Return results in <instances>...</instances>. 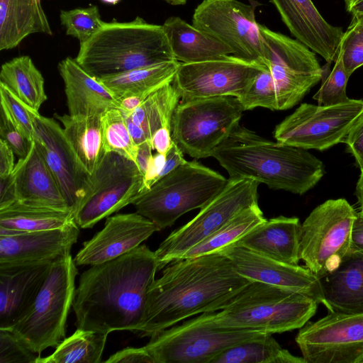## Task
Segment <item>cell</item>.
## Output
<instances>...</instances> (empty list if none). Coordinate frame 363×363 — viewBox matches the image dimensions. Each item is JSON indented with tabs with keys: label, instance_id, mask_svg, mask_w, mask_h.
Instances as JSON below:
<instances>
[{
	"label": "cell",
	"instance_id": "41",
	"mask_svg": "<svg viewBox=\"0 0 363 363\" xmlns=\"http://www.w3.org/2000/svg\"><path fill=\"white\" fill-rule=\"evenodd\" d=\"M238 99L244 111L257 107L277 111L274 84L267 67L257 76L247 92Z\"/></svg>",
	"mask_w": 363,
	"mask_h": 363
},
{
	"label": "cell",
	"instance_id": "17",
	"mask_svg": "<svg viewBox=\"0 0 363 363\" xmlns=\"http://www.w3.org/2000/svg\"><path fill=\"white\" fill-rule=\"evenodd\" d=\"M192 25L227 45L233 55L263 64V39L252 6L238 0H203L194 10Z\"/></svg>",
	"mask_w": 363,
	"mask_h": 363
},
{
	"label": "cell",
	"instance_id": "44",
	"mask_svg": "<svg viewBox=\"0 0 363 363\" xmlns=\"http://www.w3.org/2000/svg\"><path fill=\"white\" fill-rule=\"evenodd\" d=\"M40 357L12 331L0 328V363H36Z\"/></svg>",
	"mask_w": 363,
	"mask_h": 363
},
{
	"label": "cell",
	"instance_id": "7",
	"mask_svg": "<svg viewBox=\"0 0 363 363\" xmlns=\"http://www.w3.org/2000/svg\"><path fill=\"white\" fill-rule=\"evenodd\" d=\"M78 269L70 253L53 260L28 313L9 330L40 354L65 338L68 314L75 297Z\"/></svg>",
	"mask_w": 363,
	"mask_h": 363
},
{
	"label": "cell",
	"instance_id": "8",
	"mask_svg": "<svg viewBox=\"0 0 363 363\" xmlns=\"http://www.w3.org/2000/svg\"><path fill=\"white\" fill-rule=\"evenodd\" d=\"M243 111L233 96L180 101L171 123L172 140L191 157H212L213 150L240 125Z\"/></svg>",
	"mask_w": 363,
	"mask_h": 363
},
{
	"label": "cell",
	"instance_id": "22",
	"mask_svg": "<svg viewBox=\"0 0 363 363\" xmlns=\"http://www.w3.org/2000/svg\"><path fill=\"white\" fill-rule=\"evenodd\" d=\"M269 1L296 40L328 63L335 60L344 32L342 28L329 23L312 0Z\"/></svg>",
	"mask_w": 363,
	"mask_h": 363
},
{
	"label": "cell",
	"instance_id": "23",
	"mask_svg": "<svg viewBox=\"0 0 363 363\" xmlns=\"http://www.w3.org/2000/svg\"><path fill=\"white\" fill-rule=\"evenodd\" d=\"M52 262L0 266V328L10 329L28 313Z\"/></svg>",
	"mask_w": 363,
	"mask_h": 363
},
{
	"label": "cell",
	"instance_id": "19",
	"mask_svg": "<svg viewBox=\"0 0 363 363\" xmlns=\"http://www.w3.org/2000/svg\"><path fill=\"white\" fill-rule=\"evenodd\" d=\"M218 251L227 256L235 270L250 281L304 294L326 307L319 278L306 267L279 262L235 243Z\"/></svg>",
	"mask_w": 363,
	"mask_h": 363
},
{
	"label": "cell",
	"instance_id": "59",
	"mask_svg": "<svg viewBox=\"0 0 363 363\" xmlns=\"http://www.w3.org/2000/svg\"><path fill=\"white\" fill-rule=\"evenodd\" d=\"M168 4L173 6L184 5L187 0H164Z\"/></svg>",
	"mask_w": 363,
	"mask_h": 363
},
{
	"label": "cell",
	"instance_id": "35",
	"mask_svg": "<svg viewBox=\"0 0 363 363\" xmlns=\"http://www.w3.org/2000/svg\"><path fill=\"white\" fill-rule=\"evenodd\" d=\"M179 100L180 97L172 84H167L148 95L125 118L140 127L151 142L152 135L158 129L166 127L171 130L172 116Z\"/></svg>",
	"mask_w": 363,
	"mask_h": 363
},
{
	"label": "cell",
	"instance_id": "43",
	"mask_svg": "<svg viewBox=\"0 0 363 363\" xmlns=\"http://www.w3.org/2000/svg\"><path fill=\"white\" fill-rule=\"evenodd\" d=\"M0 99L1 110L21 133L33 140V112L35 110L22 101L2 82H0Z\"/></svg>",
	"mask_w": 363,
	"mask_h": 363
},
{
	"label": "cell",
	"instance_id": "49",
	"mask_svg": "<svg viewBox=\"0 0 363 363\" xmlns=\"http://www.w3.org/2000/svg\"><path fill=\"white\" fill-rule=\"evenodd\" d=\"M16 201L15 175L13 171L9 175L0 177V209Z\"/></svg>",
	"mask_w": 363,
	"mask_h": 363
},
{
	"label": "cell",
	"instance_id": "24",
	"mask_svg": "<svg viewBox=\"0 0 363 363\" xmlns=\"http://www.w3.org/2000/svg\"><path fill=\"white\" fill-rule=\"evenodd\" d=\"M57 68L64 82L69 115L102 116L111 108H118V101L110 90L75 58L67 57L59 62Z\"/></svg>",
	"mask_w": 363,
	"mask_h": 363
},
{
	"label": "cell",
	"instance_id": "29",
	"mask_svg": "<svg viewBox=\"0 0 363 363\" xmlns=\"http://www.w3.org/2000/svg\"><path fill=\"white\" fill-rule=\"evenodd\" d=\"M34 33L52 34L42 0H0V50L16 48Z\"/></svg>",
	"mask_w": 363,
	"mask_h": 363
},
{
	"label": "cell",
	"instance_id": "31",
	"mask_svg": "<svg viewBox=\"0 0 363 363\" xmlns=\"http://www.w3.org/2000/svg\"><path fill=\"white\" fill-rule=\"evenodd\" d=\"M180 62L177 60L139 67L99 79L116 99L137 94L147 96L172 82Z\"/></svg>",
	"mask_w": 363,
	"mask_h": 363
},
{
	"label": "cell",
	"instance_id": "9",
	"mask_svg": "<svg viewBox=\"0 0 363 363\" xmlns=\"http://www.w3.org/2000/svg\"><path fill=\"white\" fill-rule=\"evenodd\" d=\"M268 333L263 330L216 327L205 313L152 335L144 346L155 363H211L228 348Z\"/></svg>",
	"mask_w": 363,
	"mask_h": 363
},
{
	"label": "cell",
	"instance_id": "56",
	"mask_svg": "<svg viewBox=\"0 0 363 363\" xmlns=\"http://www.w3.org/2000/svg\"><path fill=\"white\" fill-rule=\"evenodd\" d=\"M128 130L136 145H139L146 141H149L143 130L138 125L134 124L130 119L125 118ZM150 142V141H149ZM151 143V142H150Z\"/></svg>",
	"mask_w": 363,
	"mask_h": 363
},
{
	"label": "cell",
	"instance_id": "51",
	"mask_svg": "<svg viewBox=\"0 0 363 363\" xmlns=\"http://www.w3.org/2000/svg\"><path fill=\"white\" fill-rule=\"evenodd\" d=\"M186 162V160L184 157L182 151L173 141L171 149L166 155L165 163L160 175V179Z\"/></svg>",
	"mask_w": 363,
	"mask_h": 363
},
{
	"label": "cell",
	"instance_id": "36",
	"mask_svg": "<svg viewBox=\"0 0 363 363\" xmlns=\"http://www.w3.org/2000/svg\"><path fill=\"white\" fill-rule=\"evenodd\" d=\"M106 333L77 329L65 338L50 355L36 363H99L107 340Z\"/></svg>",
	"mask_w": 363,
	"mask_h": 363
},
{
	"label": "cell",
	"instance_id": "48",
	"mask_svg": "<svg viewBox=\"0 0 363 363\" xmlns=\"http://www.w3.org/2000/svg\"><path fill=\"white\" fill-rule=\"evenodd\" d=\"M166 160V155L157 152L152 155L147 169L144 175L143 192L149 189L160 179Z\"/></svg>",
	"mask_w": 363,
	"mask_h": 363
},
{
	"label": "cell",
	"instance_id": "60",
	"mask_svg": "<svg viewBox=\"0 0 363 363\" xmlns=\"http://www.w3.org/2000/svg\"><path fill=\"white\" fill-rule=\"evenodd\" d=\"M102 1L107 3V4H117L120 0H101Z\"/></svg>",
	"mask_w": 363,
	"mask_h": 363
},
{
	"label": "cell",
	"instance_id": "11",
	"mask_svg": "<svg viewBox=\"0 0 363 363\" xmlns=\"http://www.w3.org/2000/svg\"><path fill=\"white\" fill-rule=\"evenodd\" d=\"M259 182L230 178L225 187L187 223L172 231L155 251L157 270L181 257L241 211L258 203Z\"/></svg>",
	"mask_w": 363,
	"mask_h": 363
},
{
	"label": "cell",
	"instance_id": "50",
	"mask_svg": "<svg viewBox=\"0 0 363 363\" xmlns=\"http://www.w3.org/2000/svg\"><path fill=\"white\" fill-rule=\"evenodd\" d=\"M151 143L157 152L167 155L173 145L171 130L166 127L158 129L152 135Z\"/></svg>",
	"mask_w": 363,
	"mask_h": 363
},
{
	"label": "cell",
	"instance_id": "16",
	"mask_svg": "<svg viewBox=\"0 0 363 363\" xmlns=\"http://www.w3.org/2000/svg\"><path fill=\"white\" fill-rule=\"evenodd\" d=\"M295 340L306 363H363V313L328 311Z\"/></svg>",
	"mask_w": 363,
	"mask_h": 363
},
{
	"label": "cell",
	"instance_id": "28",
	"mask_svg": "<svg viewBox=\"0 0 363 363\" xmlns=\"http://www.w3.org/2000/svg\"><path fill=\"white\" fill-rule=\"evenodd\" d=\"M162 26L174 59L180 63L199 62L233 55L227 45L180 17L168 18Z\"/></svg>",
	"mask_w": 363,
	"mask_h": 363
},
{
	"label": "cell",
	"instance_id": "46",
	"mask_svg": "<svg viewBox=\"0 0 363 363\" xmlns=\"http://www.w3.org/2000/svg\"><path fill=\"white\" fill-rule=\"evenodd\" d=\"M347 151L354 157L360 170H363V113L352 125L343 142Z\"/></svg>",
	"mask_w": 363,
	"mask_h": 363
},
{
	"label": "cell",
	"instance_id": "12",
	"mask_svg": "<svg viewBox=\"0 0 363 363\" xmlns=\"http://www.w3.org/2000/svg\"><path fill=\"white\" fill-rule=\"evenodd\" d=\"M144 175L137 164L118 153L106 152L89 175L84 196L74 212V221L83 229L118 211L143 192Z\"/></svg>",
	"mask_w": 363,
	"mask_h": 363
},
{
	"label": "cell",
	"instance_id": "5",
	"mask_svg": "<svg viewBox=\"0 0 363 363\" xmlns=\"http://www.w3.org/2000/svg\"><path fill=\"white\" fill-rule=\"evenodd\" d=\"M318 304L304 294L253 281L224 308L205 315L216 327L274 334L300 329L315 314Z\"/></svg>",
	"mask_w": 363,
	"mask_h": 363
},
{
	"label": "cell",
	"instance_id": "10",
	"mask_svg": "<svg viewBox=\"0 0 363 363\" xmlns=\"http://www.w3.org/2000/svg\"><path fill=\"white\" fill-rule=\"evenodd\" d=\"M357 212L344 199L315 208L301 224L300 258L320 278L335 270L350 252Z\"/></svg>",
	"mask_w": 363,
	"mask_h": 363
},
{
	"label": "cell",
	"instance_id": "32",
	"mask_svg": "<svg viewBox=\"0 0 363 363\" xmlns=\"http://www.w3.org/2000/svg\"><path fill=\"white\" fill-rule=\"evenodd\" d=\"M71 209L33 206L16 201L0 209V228L19 231H41L74 223Z\"/></svg>",
	"mask_w": 363,
	"mask_h": 363
},
{
	"label": "cell",
	"instance_id": "18",
	"mask_svg": "<svg viewBox=\"0 0 363 363\" xmlns=\"http://www.w3.org/2000/svg\"><path fill=\"white\" fill-rule=\"evenodd\" d=\"M33 141L69 206L77 208L84 192L89 174L77 158L62 128L53 118L33 112Z\"/></svg>",
	"mask_w": 363,
	"mask_h": 363
},
{
	"label": "cell",
	"instance_id": "39",
	"mask_svg": "<svg viewBox=\"0 0 363 363\" xmlns=\"http://www.w3.org/2000/svg\"><path fill=\"white\" fill-rule=\"evenodd\" d=\"M335 65L330 70L328 63L323 67L321 86L313 99L318 105L333 106L347 102L350 99L347 96L346 87L350 76L347 74L342 62V55L338 52Z\"/></svg>",
	"mask_w": 363,
	"mask_h": 363
},
{
	"label": "cell",
	"instance_id": "47",
	"mask_svg": "<svg viewBox=\"0 0 363 363\" xmlns=\"http://www.w3.org/2000/svg\"><path fill=\"white\" fill-rule=\"evenodd\" d=\"M106 363H155L152 357L143 347H128L111 355L104 361Z\"/></svg>",
	"mask_w": 363,
	"mask_h": 363
},
{
	"label": "cell",
	"instance_id": "3",
	"mask_svg": "<svg viewBox=\"0 0 363 363\" xmlns=\"http://www.w3.org/2000/svg\"><path fill=\"white\" fill-rule=\"evenodd\" d=\"M230 178H248L269 188L302 195L323 177V163L307 150L264 138L238 125L213 152Z\"/></svg>",
	"mask_w": 363,
	"mask_h": 363
},
{
	"label": "cell",
	"instance_id": "25",
	"mask_svg": "<svg viewBox=\"0 0 363 363\" xmlns=\"http://www.w3.org/2000/svg\"><path fill=\"white\" fill-rule=\"evenodd\" d=\"M301 228L298 218L279 216L266 220L233 243L279 262L298 264Z\"/></svg>",
	"mask_w": 363,
	"mask_h": 363
},
{
	"label": "cell",
	"instance_id": "55",
	"mask_svg": "<svg viewBox=\"0 0 363 363\" xmlns=\"http://www.w3.org/2000/svg\"><path fill=\"white\" fill-rule=\"evenodd\" d=\"M152 150V143L149 141L138 145L136 164L143 175H145L153 155Z\"/></svg>",
	"mask_w": 363,
	"mask_h": 363
},
{
	"label": "cell",
	"instance_id": "13",
	"mask_svg": "<svg viewBox=\"0 0 363 363\" xmlns=\"http://www.w3.org/2000/svg\"><path fill=\"white\" fill-rule=\"evenodd\" d=\"M263 64L272 76L277 111L296 105L321 80L323 68L315 53L298 40L259 24Z\"/></svg>",
	"mask_w": 363,
	"mask_h": 363
},
{
	"label": "cell",
	"instance_id": "4",
	"mask_svg": "<svg viewBox=\"0 0 363 363\" xmlns=\"http://www.w3.org/2000/svg\"><path fill=\"white\" fill-rule=\"evenodd\" d=\"M75 60L97 79L176 60L162 25L140 16L128 22H104L80 44Z\"/></svg>",
	"mask_w": 363,
	"mask_h": 363
},
{
	"label": "cell",
	"instance_id": "20",
	"mask_svg": "<svg viewBox=\"0 0 363 363\" xmlns=\"http://www.w3.org/2000/svg\"><path fill=\"white\" fill-rule=\"evenodd\" d=\"M159 230L152 221L137 212L108 216L104 228L83 243L74 262L77 266H91L116 259Z\"/></svg>",
	"mask_w": 363,
	"mask_h": 363
},
{
	"label": "cell",
	"instance_id": "45",
	"mask_svg": "<svg viewBox=\"0 0 363 363\" xmlns=\"http://www.w3.org/2000/svg\"><path fill=\"white\" fill-rule=\"evenodd\" d=\"M0 139L3 140L19 159L26 158L30 152L33 140L21 133L0 110Z\"/></svg>",
	"mask_w": 363,
	"mask_h": 363
},
{
	"label": "cell",
	"instance_id": "42",
	"mask_svg": "<svg viewBox=\"0 0 363 363\" xmlns=\"http://www.w3.org/2000/svg\"><path fill=\"white\" fill-rule=\"evenodd\" d=\"M339 52L350 77L363 65V17L352 18L342 38Z\"/></svg>",
	"mask_w": 363,
	"mask_h": 363
},
{
	"label": "cell",
	"instance_id": "52",
	"mask_svg": "<svg viewBox=\"0 0 363 363\" xmlns=\"http://www.w3.org/2000/svg\"><path fill=\"white\" fill-rule=\"evenodd\" d=\"M15 155L9 146L0 139V177L9 175L14 169Z\"/></svg>",
	"mask_w": 363,
	"mask_h": 363
},
{
	"label": "cell",
	"instance_id": "14",
	"mask_svg": "<svg viewBox=\"0 0 363 363\" xmlns=\"http://www.w3.org/2000/svg\"><path fill=\"white\" fill-rule=\"evenodd\" d=\"M362 113L363 100L333 106L304 103L277 125L274 137L290 146L325 150L343 142Z\"/></svg>",
	"mask_w": 363,
	"mask_h": 363
},
{
	"label": "cell",
	"instance_id": "58",
	"mask_svg": "<svg viewBox=\"0 0 363 363\" xmlns=\"http://www.w3.org/2000/svg\"><path fill=\"white\" fill-rule=\"evenodd\" d=\"M355 195L360 206V211H363V170H361V174L357 183Z\"/></svg>",
	"mask_w": 363,
	"mask_h": 363
},
{
	"label": "cell",
	"instance_id": "33",
	"mask_svg": "<svg viewBox=\"0 0 363 363\" xmlns=\"http://www.w3.org/2000/svg\"><path fill=\"white\" fill-rule=\"evenodd\" d=\"M0 82L37 111L48 99L43 77L28 55L19 56L4 63L0 72Z\"/></svg>",
	"mask_w": 363,
	"mask_h": 363
},
{
	"label": "cell",
	"instance_id": "27",
	"mask_svg": "<svg viewBox=\"0 0 363 363\" xmlns=\"http://www.w3.org/2000/svg\"><path fill=\"white\" fill-rule=\"evenodd\" d=\"M319 279L328 311L363 313V253L350 252L335 270Z\"/></svg>",
	"mask_w": 363,
	"mask_h": 363
},
{
	"label": "cell",
	"instance_id": "30",
	"mask_svg": "<svg viewBox=\"0 0 363 363\" xmlns=\"http://www.w3.org/2000/svg\"><path fill=\"white\" fill-rule=\"evenodd\" d=\"M63 125L65 135L86 173L91 174L106 153L103 140L101 116H74L54 114Z\"/></svg>",
	"mask_w": 363,
	"mask_h": 363
},
{
	"label": "cell",
	"instance_id": "40",
	"mask_svg": "<svg viewBox=\"0 0 363 363\" xmlns=\"http://www.w3.org/2000/svg\"><path fill=\"white\" fill-rule=\"evenodd\" d=\"M61 24L66 34L77 38L80 44L89 40L103 25L98 6L61 10Z\"/></svg>",
	"mask_w": 363,
	"mask_h": 363
},
{
	"label": "cell",
	"instance_id": "34",
	"mask_svg": "<svg viewBox=\"0 0 363 363\" xmlns=\"http://www.w3.org/2000/svg\"><path fill=\"white\" fill-rule=\"evenodd\" d=\"M211 363H306L293 355L267 334L235 345L215 357Z\"/></svg>",
	"mask_w": 363,
	"mask_h": 363
},
{
	"label": "cell",
	"instance_id": "57",
	"mask_svg": "<svg viewBox=\"0 0 363 363\" xmlns=\"http://www.w3.org/2000/svg\"><path fill=\"white\" fill-rule=\"evenodd\" d=\"M345 9L353 18L363 17V0H344Z\"/></svg>",
	"mask_w": 363,
	"mask_h": 363
},
{
	"label": "cell",
	"instance_id": "38",
	"mask_svg": "<svg viewBox=\"0 0 363 363\" xmlns=\"http://www.w3.org/2000/svg\"><path fill=\"white\" fill-rule=\"evenodd\" d=\"M101 123L106 152L118 153L136 163L138 145L130 135L120 109L113 108L106 111L101 116Z\"/></svg>",
	"mask_w": 363,
	"mask_h": 363
},
{
	"label": "cell",
	"instance_id": "53",
	"mask_svg": "<svg viewBox=\"0 0 363 363\" xmlns=\"http://www.w3.org/2000/svg\"><path fill=\"white\" fill-rule=\"evenodd\" d=\"M350 252L363 253V211H362L357 213L353 223Z\"/></svg>",
	"mask_w": 363,
	"mask_h": 363
},
{
	"label": "cell",
	"instance_id": "26",
	"mask_svg": "<svg viewBox=\"0 0 363 363\" xmlns=\"http://www.w3.org/2000/svg\"><path fill=\"white\" fill-rule=\"evenodd\" d=\"M13 173L17 201L33 206L71 209L34 143L28 155L18 159Z\"/></svg>",
	"mask_w": 363,
	"mask_h": 363
},
{
	"label": "cell",
	"instance_id": "21",
	"mask_svg": "<svg viewBox=\"0 0 363 363\" xmlns=\"http://www.w3.org/2000/svg\"><path fill=\"white\" fill-rule=\"evenodd\" d=\"M79 227L41 231H19L0 228V266L52 262L70 253L77 242Z\"/></svg>",
	"mask_w": 363,
	"mask_h": 363
},
{
	"label": "cell",
	"instance_id": "1",
	"mask_svg": "<svg viewBox=\"0 0 363 363\" xmlns=\"http://www.w3.org/2000/svg\"><path fill=\"white\" fill-rule=\"evenodd\" d=\"M251 281L219 251L167 264L147 294L140 337H151L195 315L224 308Z\"/></svg>",
	"mask_w": 363,
	"mask_h": 363
},
{
	"label": "cell",
	"instance_id": "6",
	"mask_svg": "<svg viewBox=\"0 0 363 363\" xmlns=\"http://www.w3.org/2000/svg\"><path fill=\"white\" fill-rule=\"evenodd\" d=\"M227 182L218 172L195 160L186 161L140 194L132 204L160 230L184 213L203 208Z\"/></svg>",
	"mask_w": 363,
	"mask_h": 363
},
{
	"label": "cell",
	"instance_id": "15",
	"mask_svg": "<svg viewBox=\"0 0 363 363\" xmlns=\"http://www.w3.org/2000/svg\"><path fill=\"white\" fill-rule=\"evenodd\" d=\"M266 67L233 55L180 63L172 84L182 101L223 96L238 99Z\"/></svg>",
	"mask_w": 363,
	"mask_h": 363
},
{
	"label": "cell",
	"instance_id": "2",
	"mask_svg": "<svg viewBox=\"0 0 363 363\" xmlns=\"http://www.w3.org/2000/svg\"><path fill=\"white\" fill-rule=\"evenodd\" d=\"M157 271L155 252L145 245L91 265L80 275L75 291L72 307L77 329L138 333Z\"/></svg>",
	"mask_w": 363,
	"mask_h": 363
},
{
	"label": "cell",
	"instance_id": "54",
	"mask_svg": "<svg viewBox=\"0 0 363 363\" xmlns=\"http://www.w3.org/2000/svg\"><path fill=\"white\" fill-rule=\"evenodd\" d=\"M146 96L130 94L123 96L118 101V108L125 117L130 116L145 100Z\"/></svg>",
	"mask_w": 363,
	"mask_h": 363
},
{
	"label": "cell",
	"instance_id": "37",
	"mask_svg": "<svg viewBox=\"0 0 363 363\" xmlns=\"http://www.w3.org/2000/svg\"><path fill=\"white\" fill-rule=\"evenodd\" d=\"M266 220L258 203L251 206L239 212L218 230L187 250L180 259L198 257L218 251L235 242Z\"/></svg>",
	"mask_w": 363,
	"mask_h": 363
}]
</instances>
